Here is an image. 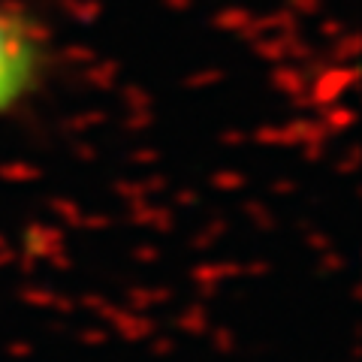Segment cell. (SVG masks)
Masks as SVG:
<instances>
[{
  "label": "cell",
  "mask_w": 362,
  "mask_h": 362,
  "mask_svg": "<svg viewBox=\"0 0 362 362\" xmlns=\"http://www.w3.org/2000/svg\"><path fill=\"white\" fill-rule=\"evenodd\" d=\"M49 73V33L21 6L0 0V118L42 85Z\"/></svg>",
  "instance_id": "1"
}]
</instances>
